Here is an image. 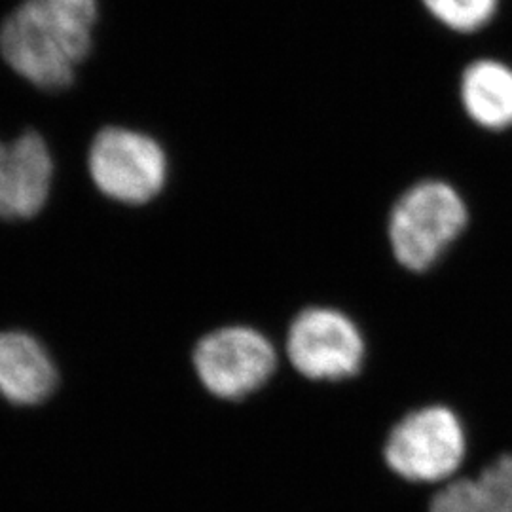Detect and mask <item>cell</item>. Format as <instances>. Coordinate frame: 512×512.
Returning a JSON list of instances; mask_svg holds the SVG:
<instances>
[{"label": "cell", "mask_w": 512, "mask_h": 512, "mask_svg": "<svg viewBox=\"0 0 512 512\" xmlns=\"http://www.w3.org/2000/svg\"><path fill=\"white\" fill-rule=\"evenodd\" d=\"M421 4L437 23L459 35L488 27L499 10V0H421Z\"/></svg>", "instance_id": "30bf717a"}, {"label": "cell", "mask_w": 512, "mask_h": 512, "mask_svg": "<svg viewBox=\"0 0 512 512\" xmlns=\"http://www.w3.org/2000/svg\"><path fill=\"white\" fill-rule=\"evenodd\" d=\"M365 351L357 323L327 306L300 311L287 332L289 361L310 380L340 382L355 376L365 363Z\"/></svg>", "instance_id": "5b68a950"}, {"label": "cell", "mask_w": 512, "mask_h": 512, "mask_svg": "<svg viewBox=\"0 0 512 512\" xmlns=\"http://www.w3.org/2000/svg\"><path fill=\"white\" fill-rule=\"evenodd\" d=\"M429 512H490L478 480H458L446 484L433 497Z\"/></svg>", "instance_id": "7c38bea8"}, {"label": "cell", "mask_w": 512, "mask_h": 512, "mask_svg": "<svg viewBox=\"0 0 512 512\" xmlns=\"http://www.w3.org/2000/svg\"><path fill=\"white\" fill-rule=\"evenodd\" d=\"M490 512H512V456L495 459L478 478Z\"/></svg>", "instance_id": "8fae6325"}, {"label": "cell", "mask_w": 512, "mask_h": 512, "mask_svg": "<svg viewBox=\"0 0 512 512\" xmlns=\"http://www.w3.org/2000/svg\"><path fill=\"white\" fill-rule=\"evenodd\" d=\"M59 374L35 336L0 332V395L16 406H38L54 395Z\"/></svg>", "instance_id": "ba28073f"}, {"label": "cell", "mask_w": 512, "mask_h": 512, "mask_svg": "<svg viewBox=\"0 0 512 512\" xmlns=\"http://www.w3.org/2000/svg\"><path fill=\"white\" fill-rule=\"evenodd\" d=\"M97 0H25L0 29L6 63L42 90H65L92 50Z\"/></svg>", "instance_id": "6da1fadb"}, {"label": "cell", "mask_w": 512, "mask_h": 512, "mask_svg": "<svg viewBox=\"0 0 512 512\" xmlns=\"http://www.w3.org/2000/svg\"><path fill=\"white\" fill-rule=\"evenodd\" d=\"M465 458V431L446 406H427L399 421L385 444V461L410 482H440Z\"/></svg>", "instance_id": "277c9868"}, {"label": "cell", "mask_w": 512, "mask_h": 512, "mask_svg": "<svg viewBox=\"0 0 512 512\" xmlns=\"http://www.w3.org/2000/svg\"><path fill=\"white\" fill-rule=\"evenodd\" d=\"M54 162L44 139L27 131L14 143H0V217H35L50 196Z\"/></svg>", "instance_id": "52a82bcc"}, {"label": "cell", "mask_w": 512, "mask_h": 512, "mask_svg": "<svg viewBox=\"0 0 512 512\" xmlns=\"http://www.w3.org/2000/svg\"><path fill=\"white\" fill-rule=\"evenodd\" d=\"M275 365L274 344L260 330L243 325L213 330L194 349V368L203 387L228 401L260 389Z\"/></svg>", "instance_id": "8992f818"}, {"label": "cell", "mask_w": 512, "mask_h": 512, "mask_svg": "<svg viewBox=\"0 0 512 512\" xmlns=\"http://www.w3.org/2000/svg\"><path fill=\"white\" fill-rule=\"evenodd\" d=\"M88 167L99 192L126 205L152 202L169 177L167 154L154 137L114 126L95 135Z\"/></svg>", "instance_id": "3957f363"}, {"label": "cell", "mask_w": 512, "mask_h": 512, "mask_svg": "<svg viewBox=\"0 0 512 512\" xmlns=\"http://www.w3.org/2000/svg\"><path fill=\"white\" fill-rule=\"evenodd\" d=\"M459 99L478 128H512V67L499 59H476L459 80Z\"/></svg>", "instance_id": "9c48e42d"}, {"label": "cell", "mask_w": 512, "mask_h": 512, "mask_svg": "<svg viewBox=\"0 0 512 512\" xmlns=\"http://www.w3.org/2000/svg\"><path fill=\"white\" fill-rule=\"evenodd\" d=\"M467 222V203L452 184L440 179L412 184L389 213L391 253L404 270L427 272L458 241Z\"/></svg>", "instance_id": "7a4b0ae2"}]
</instances>
